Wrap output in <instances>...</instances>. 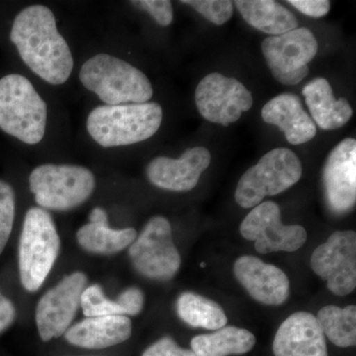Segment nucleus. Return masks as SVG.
<instances>
[{
  "instance_id": "nucleus-23",
  "label": "nucleus",
  "mask_w": 356,
  "mask_h": 356,
  "mask_svg": "<svg viewBox=\"0 0 356 356\" xmlns=\"http://www.w3.org/2000/svg\"><path fill=\"white\" fill-rule=\"evenodd\" d=\"M257 339L248 330L225 325L211 334H199L191 339L195 356L242 355L254 348Z\"/></svg>"
},
{
  "instance_id": "nucleus-24",
  "label": "nucleus",
  "mask_w": 356,
  "mask_h": 356,
  "mask_svg": "<svg viewBox=\"0 0 356 356\" xmlns=\"http://www.w3.org/2000/svg\"><path fill=\"white\" fill-rule=\"evenodd\" d=\"M178 317L192 327L217 331L228 322L224 309L213 300L194 292H184L177 301Z\"/></svg>"
},
{
  "instance_id": "nucleus-19",
  "label": "nucleus",
  "mask_w": 356,
  "mask_h": 356,
  "mask_svg": "<svg viewBox=\"0 0 356 356\" xmlns=\"http://www.w3.org/2000/svg\"><path fill=\"white\" fill-rule=\"evenodd\" d=\"M132 334V322L126 316L86 318L65 332L67 343L88 350H102L124 343Z\"/></svg>"
},
{
  "instance_id": "nucleus-32",
  "label": "nucleus",
  "mask_w": 356,
  "mask_h": 356,
  "mask_svg": "<svg viewBox=\"0 0 356 356\" xmlns=\"http://www.w3.org/2000/svg\"><path fill=\"white\" fill-rule=\"evenodd\" d=\"M288 3L300 13L315 18L327 15L331 9V2L327 0H289Z\"/></svg>"
},
{
  "instance_id": "nucleus-3",
  "label": "nucleus",
  "mask_w": 356,
  "mask_h": 356,
  "mask_svg": "<svg viewBox=\"0 0 356 356\" xmlns=\"http://www.w3.org/2000/svg\"><path fill=\"white\" fill-rule=\"evenodd\" d=\"M79 81L105 105L146 103L154 89L144 72L121 58L98 54L84 63Z\"/></svg>"
},
{
  "instance_id": "nucleus-34",
  "label": "nucleus",
  "mask_w": 356,
  "mask_h": 356,
  "mask_svg": "<svg viewBox=\"0 0 356 356\" xmlns=\"http://www.w3.org/2000/svg\"><path fill=\"white\" fill-rule=\"evenodd\" d=\"M201 266L205 267V264H201Z\"/></svg>"
},
{
  "instance_id": "nucleus-4",
  "label": "nucleus",
  "mask_w": 356,
  "mask_h": 356,
  "mask_svg": "<svg viewBox=\"0 0 356 356\" xmlns=\"http://www.w3.org/2000/svg\"><path fill=\"white\" fill-rule=\"evenodd\" d=\"M48 107L31 81L20 74L0 79V129L28 145H36L46 132Z\"/></svg>"
},
{
  "instance_id": "nucleus-13",
  "label": "nucleus",
  "mask_w": 356,
  "mask_h": 356,
  "mask_svg": "<svg viewBox=\"0 0 356 356\" xmlns=\"http://www.w3.org/2000/svg\"><path fill=\"white\" fill-rule=\"evenodd\" d=\"M86 284V274L74 273L44 293L36 309V324L42 341H51L67 331L81 306Z\"/></svg>"
},
{
  "instance_id": "nucleus-29",
  "label": "nucleus",
  "mask_w": 356,
  "mask_h": 356,
  "mask_svg": "<svg viewBox=\"0 0 356 356\" xmlns=\"http://www.w3.org/2000/svg\"><path fill=\"white\" fill-rule=\"evenodd\" d=\"M131 3L147 11L159 25L172 24L173 20L172 4L168 0H140V1H131Z\"/></svg>"
},
{
  "instance_id": "nucleus-28",
  "label": "nucleus",
  "mask_w": 356,
  "mask_h": 356,
  "mask_svg": "<svg viewBox=\"0 0 356 356\" xmlns=\"http://www.w3.org/2000/svg\"><path fill=\"white\" fill-rule=\"evenodd\" d=\"M180 2L191 6L215 25L225 24L233 16V2L229 0H184Z\"/></svg>"
},
{
  "instance_id": "nucleus-2",
  "label": "nucleus",
  "mask_w": 356,
  "mask_h": 356,
  "mask_svg": "<svg viewBox=\"0 0 356 356\" xmlns=\"http://www.w3.org/2000/svg\"><path fill=\"white\" fill-rule=\"evenodd\" d=\"M163 122V109L156 102L102 105L89 113V135L104 147L129 146L153 137Z\"/></svg>"
},
{
  "instance_id": "nucleus-10",
  "label": "nucleus",
  "mask_w": 356,
  "mask_h": 356,
  "mask_svg": "<svg viewBox=\"0 0 356 356\" xmlns=\"http://www.w3.org/2000/svg\"><path fill=\"white\" fill-rule=\"evenodd\" d=\"M241 235L254 242V248L261 254L275 252H296L305 245L307 232L300 225H283L280 208L273 201L255 206L240 227Z\"/></svg>"
},
{
  "instance_id": "nucleus-33",
  "label": "nucleus",
  "mask_w": 356,
  "mask_h": 356,
  "mask_svg": "<svg viewBox=\"0 0 356 356\" xmlns=\"http://www.w3.org/2000/svg\"><path fill=\"white\" fill-rule=\"evenodd\" d=\"M16 309L13 302L0 293V334L13 324Z\"/></svg>"
},
{
  "instance_id": "nucleus-22",
  "label": "nucleus",
  "mask_w": 356,
  "mask_h": 356,
  "mask_svg": "<svg viewBox=\"0 0 356 356\" xmlns=\"http://www.w3.org/2000/svg\"><path fill=\"white\" fill-rule=\"evenodd\" d=\"M233 4L248 24L266 34L280 36L298 27L296 16L273 0H236Z\"/></svg>"
},
{
  "instance_id": "nucleus-8",
  "label": "nucleus",
  "mask_w": 356,
  "mask_h": 356,
  "mask_svg": "<svg viewBox=\"0 0 356 356\" xmlns=\"http://www.w3.org/2000/svg\"><path fill=\"white\" fill-rule=\"evenodd\" d=\"M129 257L144 277L158 281L175 277L181 266V257L173 243L168 220L163 216L151 218L129 248Z\"/></svg>"
},
{
  "instance_id": "nucleus-7",
  "label": "nucleus",
  "mask_w": 356,
  "mask_h": 356,
  "mask_svg": "<svg viewBox=\"0 0 356 356\" xmlns=\"http://www.w3.org/2000/svg\"><path fill=\"white\" fill-rule=\"evenodd\" d=\"M302 173L301 161L294 152L274 149L243 173L236 186V202L245 209L254 208L266 196L277 195L296 184Z\"/></svg>"
},
{
  "instance_id": "nucleus-14",
  "label": "nucleus",
  "mask_w": 356,
  "mask_h": 356,
  "mask_svg": "<svg viewBox=\"0 0 356 356\" xmlns=\"http://www.w3.org/2000/svg\"><path fill=\"white\" fill-rule=\"evenodd\" d=\"M325 203L337 216L353 209L356 202V140L346 138L334 147L323 170Z\"/></svg>"
},
{
  "instance_id": "nucleus-21",
  "label": "nucleus",
  "mask_w": 356,
  "mask_h": 356,
  "mask_svg": "<svg viewBox=\"0 0 356 356\" xmlns=\"http://www.w3.org/2000/svg\"><path fill=\"white\" fill-rule=\"evenodd\" d=\"M79 245L91 254L111 255L132 245L137 238L133 228L111 229L107 214L102 208H95L89 215V222L77 231Z\"/></svg>"
},
{
  "instance_id": "nucleus-6",
  "label": "nucleus",
  "mask_w": 356,
  "mask_h": 356,
  "mask_svg": "<svg viewBox=\"0 0 356 356\" xmlns=\"http://www.w3.org/2000/svg\"><path fill=\"white\" fill-rule=\"evenodd\" d=\"M29 186L40 207L67 211L79 207L90 197L95 177L83 166L46 163L32 170Z\"/></svg>"
},
{
  "instance_id": "nucleus-16",
  "label": "nucleus",
  "mask_w": 356,
  "mask_h": 356,
  "mask_svg": "<svg viewBox=\"0 0 356 356\" xmlns=\"http://www.w3.org/2000/svg\"><path fill=\"white\" fill-rule=\"evenodd\" d=\"M234 274L252 298L268 306H280L290 295V281L284 271L254 255H243L234 264Z\"/></svg>"
},
{
  "instance_id": "nucleus-30",
  "label": "nucleus",
  "mask_w": 356,
  "mask_h": 356,
  "mask_svg": "<svg viewBox=\"0 0 356 356\" xmlns=\"http://www.w3.org/2000/svg\"><path fill=\"white\" fill-rule=\"evenodd\" d=\"M115 301L120 306L126 317L137 316L144 308V293L137 287L128 288L125 291L122 292Z\"/></svg>"
},
{
  "instance_id": "nucleus-25",
  "label": "nucleus",
  "mask_w": 356,
  "mask_h": 356,
  "mask_svg": "<svg viewBox=\"0 0 356 356\" xmlns=\"http://www.w3.org/2000/svg\"><path fill=\"white\" fill-rule=\"evenodd\" d=\"M318 325L325 337L339 348H351L356 344V307L341 308L325 306L318 311Z\"/></svg>"
},
{
  "instance_id": "nucleus-18",
  "label": "nucleus",
  "mask_w": 356,
  "mask_h": 356,
  "mask_svg": "<svg viewBox=\"0 0 356 356\" xmlns=\"http://www.w3.org/2000/svg\"><path fill=\"white\" fill-rule=\"evenodd\" d=\"M261 117L266 123L277 126L291 145L310 142L317 134L313 119L293 93H282L269 100L262 108Z\"/></svg>"
},
{
  "instance_id": "nucleus-31",
  "label": "nucleus",
  "mask_w": 356,
  "mask_h": 356,
  "mask_svg": "<svg viewBox=\"0 0 356 356\" xmlns=\"http://www.w3.org/2000/svg\"><path fill=\"white\" fill-rule=\"evenodd\" d=\"M142 356H195V355L191 350L180 348L172 337H165L149 346Z\"/></svg>"
},
{
  "instance_id": "nucleus-20",
  "label": "nucleus",
  "mask_w": 356,
  "mask_h": 356,
  "mask_svg": "<svg viewBox=\"0 0 356 356\" xmlns=\"http://www.w3.org/2000/svg\"><path fill=\"white\" fill-rule=\"evenodd\" d=\"M307 106L314 123L325 131L343 127L353 117V108L346 98L337 99L331 84L324 77H316L303 88Z\"/></svg>"
},
{
  "instance_id": "nucleus-12",
  "label": "nucleus",
  "mask_w": 356,
  "mask_h": 356,
  "mask_svg": "<svg viewBox=\"0 0 356 356\" xmlns=\"http://www.w3.org/2000/svg\"><path fill=\"white\" fill-rule=\"evenodd\" d=\"M314 273L327 282L330 291L346 296L356 287V234L339 231L318 245L311 257Z\"/></svg>"
},
{
  "instance_id": "nucleus-15",
  "label": "nucleus",
  "mask_w": 356,
  "mask_h": 356,
  "mask_svg": "<svg viewBox=\"0 0 356 356\" xmlns=\"http://www.w3.org/2000/svg\"><path fill=\"white\" fill-rule=\"evenodd\" d=\"M211 163L206 147L187 149L179 159L158 156L147 166V179L159 188L170 191H189L195 188L202 173Z\"/></svg>"
},
{
  "instance_id": "nucleus-11",
  "label": "nucleus",
  "mask_w": 356,
  "mask_h": 356,
  "mask_svg": "<svg viewBox=\"0 0 356 356\" xmlns=\"http://www.w3.org/2000/svg\"><path fill=\"white\" fill-rule=\"evenodd\" d=\"M195 102L206 120L229 126L252 108L254 98L238 79L213 72L199 83Z\"/></svg>"
},
{
  "instance_id": "nucleus-27",
  "label": "nucleus",
  "mask_w": 356,
  "mask_h": 356,
  "mask_svg": "<svg viewBox=\"0 0 356 356\" xmlns=\"http://www.w3.org/2000/svg\"><path fill=\"white\" fill-rule=\"evenodd\" d=\"M15 218V193L13 186L0 180V254L3 252L13 232Z\"/></svg>"
},
{
  "instance_id": "nucleus-26",
  "label": "nucleus",
  "mask_w": 356,
  "mask_h": 356,
  "mask_svg": "<svg viewBox=\"0 0 356 356\" xmlns=\"http://www.w3.org/2000/svg\"><path fill=\"white\" fill-rule=\"evenodd\" d=\"M81 306L84 315L88 318L102 316H124L120 306L115 300L105 296L102 288L97 284L86 287L81 295Z\"/></svg>"
},
{
  "instance_id": "nucleus-5",
  "label": "nucleus",
  "mask_w": 356,
  "mask_h": 356,
  "mask_svg": "<svg viewBox=\"0 0 356 356\" xmlns=\"http://www.w3.org/2000/svg\"><path fill=\"white\" fill-rule=\"evenodd\" d=\"M60 248V236L50 213L41 207L30 208L19 243L20 280L27 291L36 292L43 285Z\"/></svg>"
},
{
  "instance_id": "nucleus-9",
  "label": "nucleus",
  "mask_w": 356,
  "mask_h": 356,
  "mask_svg": "<svg viewBox=\"0 0 356 356\" xmlns=\"http://www.w3.org/2000/svg\"><path fill=\"white\" fill-rule=\"evenodd\" d=\"M315 35L306 27L296 28L264 40L261 51L274 79L285 86H295L308 76V64L317 55Z\"/></svg>"
},
{
  "instance_id": "nucleus-17",
  "label": "nucleus",
  "mask_w": 356,
  "mask_h": 356,
  "mask_svg": "<svg viewBox=\"0 0 356 356\" xmlns=\"http://www.w3.org/2000/svg\"><path fill=\"white\" fill-rule=\"evenodd\" d=\"M273 350L274 356H329L317 318L308 312H296L280 325Z\"/></svg>"
},
{
  "instance_id": "nucleus-1",
  "label": "nucleus",
  "mask_w": 356,
  "mask_h": 356,
  "mask_svg": "<svg viewBox=\"0 0 356 356\" xmlns=\"http://www.w3.org/2000/svg\"><path fill=\"white\" fill-rule=\"evenodd\" d=\"M10 40L24 64L46 83L60 86L69 79L74 58L50 8L36 4L21 10L14 19Z\"/></svg>"
}]
</instances>
